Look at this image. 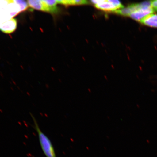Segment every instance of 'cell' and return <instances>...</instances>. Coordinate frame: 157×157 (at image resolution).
<instances>
[{
	"label": "cell",
	"mask_w": 157,
	"mask_h": 157,
	"mask_svg": "<svg viewBox=\"0 0 157 157\" xmlns=\"http://www.w3.org/2000/svg\"><path fill=\"white\" fill-rule=\"evenodd\" d=\"M142 5V3L133 4L127 7L123 8L122 9L117 10L114 12L117 14L124 16H129L131 13L134 12L137 10L139 9Z\"/></svg>",
	"instance_id": "52a82bcc"
},
{
	"label": "cell",
	"mask_w": 157,
	"mask_h": 157,
	"mask_svg": "<svg viewBox=\"0 0 157 157\" xmlns=\"http://www.w3.org/2000/svg\"><path fill=\"white\" fill-rule=\"evenodd\" d=\"M30 115L34 123V128L38 135L41 149L45 155L46 157H56L53 145L50 139L41 130L36 118L32 113H30Z\"/></svg>",
	"instance_id": "6da1fadb"
},
{
	"label": "cell",
	"mask_w": 157,
	"mask_h": 157,
	"mask_svg": "<svg viewBox=\"0 0 157 157\" xmlns=\"http://www.w3.org/2000/svg\"><path fill=\"white\" fill-rule=\"evenodd\" d=\"M154 12L151 6V1L142 2V5L139 8L129 15L131 18L140 22L141 20L147 16Z\"/></svg>",
	"instance_id": "277c9868"
},
{
	"label": "cell",
	"mask_w": 157,
	"mask_h": 157,
	"mask_svg": "<svg viewBox=\"0 0 157 157\" xmlns=\"http://www.w3.org/2000/svg\"><path fill=\"white\" fill-rule=\"evenodd\" d=\"M10 2L11 0L0 1V27L3 23L15 17L11 10Z\"/></svg>",
	"instance_id": "5b68a950"
},
{
	"label": "cell",
	"mask_w": 157,
	"mask_h": 157,
	"mask_svg": "<svg viewBox=\"0 0 157 157\" xmlns=\"http://www.w3.org/2000/svg\"><path fill=\"white\" fill-rule=\"evenodd\" d=\"M149 27L157 28V14H151L143 19L140 22Z\"/></svg>",
	"instance_id": "ba28073f"
},
{
	"label": "cell",
	"mask_w": 157,
	"mask_h": 157,
	"mask_svg": "<svg viewBox=\"0 0 157 157\" xmlns=\"http://www.w3.org/2000/svg\"><path fill=\"white\" fill-rule=\"evenodd\" d=\"M29 6L33 9L51 13L58 12V1H28Z\"/></svg>",
	"instance_id": "7a4b0ae2"
},
{
	"label": "cell",
	"mask_w": 157,
	"mask_h": 157,
	"mask_svg": "<svg viewBox=\"0 0 157 157\" xmlns=\"http://www.w3.org/2000/svg\"><path fill=\"white\" fill-rule=\"evenodd\" d=\"M91 2L96 8L105 11L115 12L124 7L120 2L115 0L92 1Z\"/></svg>",
	"instance_id": "3957f363"
},
{
	"label": "cell",
	"mask_w": 157,
	"mask_h": 157,
	"mask_svg": "<svg viewBox=\"0 0 157 157\" xmlns=\"http://www.w3.org/2000/svg\"><path fill=\"white\" fill-rule=\"evenodd\" d=\"M151 6L154 12L157 11V0L151 1Z\"/></svg>",
	"instance_id": "30bf717a"
},
{
	"label": "cell",
	"mask_w": 157,
	"mask_h": 157,
	"mask_svg": "<svg viewBox=\"0 0 157 157\" xmlns=\"http://www.w3.org/2000/svg\"><path fill=\"white\" fill-rule=\"evenodd\" d=\"M58 4L65 5H86L88 2L85 0H67V1H58Z\"/></svg>",
	"instance_id": "9c48e42d"
},
{
	"label": "cell",
	"mask_w": 157,
	"mask_h": 157,
	"mask_svg": "<svg viewBox=\"0 0 157 157\" xmlns=\"http://www.w3.org/2000/svg\"><path fill=\"white\" fill-rule=\"evenodd\" d=\"M17 25L16 20L12 18L3 23L0 27V30L6 34H10L14 31Z\"/></svg>",
	"instance_id": "8992f818"
}]
</instances>
